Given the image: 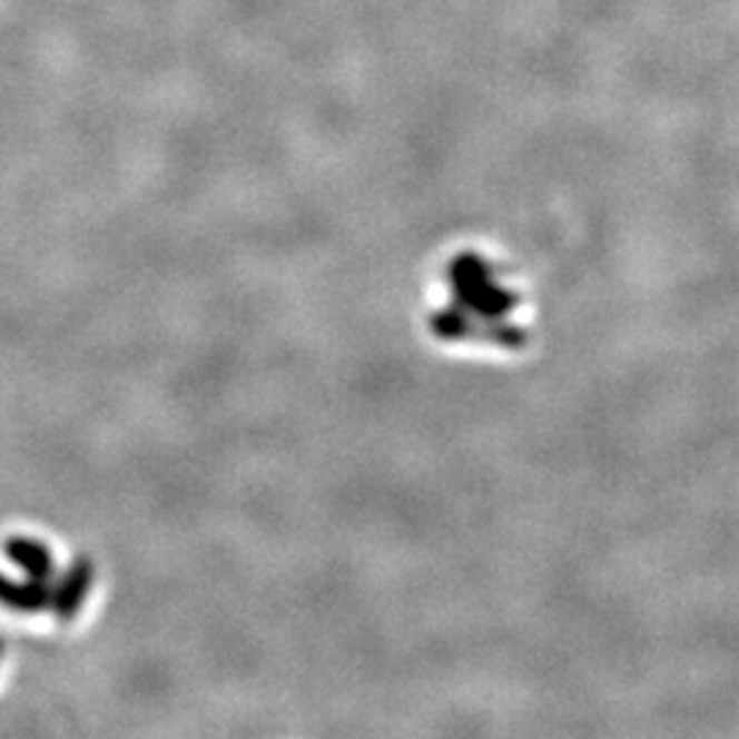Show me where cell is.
Masks as SVG:
<instances>
[{
	"instance_id": "obj_1",
	"label": "cell",
	"mask_w": 739,
	"mask_h": 739,
	"mask_svg": "<svg viewBox=\"0 0 739 739\" xmlns=\"http://www.w3.org/2000/svg\"><path fill=\"white\" fill-rule=\"evenodd\" d=\"M518 302L512 283L491 258L474 253L455 255L441 269L433 329L450 343L480 348L496 343L506 348L518 335V324H512Z\"/></svg>"
}]
</instances>
